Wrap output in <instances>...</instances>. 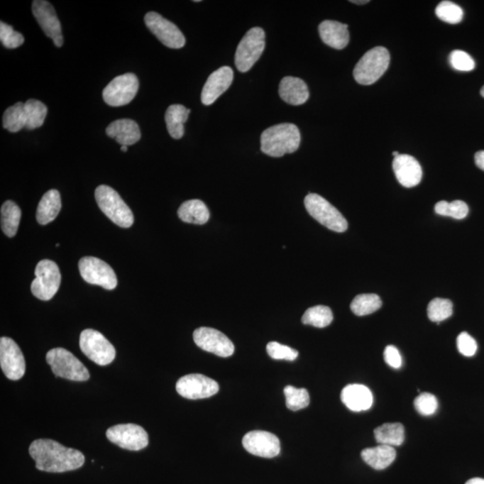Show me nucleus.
<instances>
[{
	"mask_svg": "<svg viewBox=\"0 0 484 484\" xmlns=\"http://www.w3.org/2000/svg\"><path fill=\"white\" fill-rule=\"evenodd\" d=\"M36 468L48 473H64L82 468L84 456L77 449L66 448L53 439H36L29 448Z\"/></svg>",
	"mask_w": 484,
	"mask_h": 484,
	"instance_id": "1",
	"label": "nucleus"
},
{
	"mask_svg": "<svg viewBox=\"0 0 484 484\" xmlns=\"http://www.w3.org/2000/svg\"><path fill=\"white\" fill-rule=\"evenodd\" d=\"M261 151L271 158H282L292 153L301 145V133L297 126L282 123L273 126L262 133Z\"/></svg>",
	"mask_w": 484,
	"mask_h": 484,
	"instance_id": "2",
	"label": "nucleus"
},
{
	"mask_svg": "<svg viewBox=\"0 0 484 484\" xmlns=\"http://www.w3.org/2000/svg\"><path fill=\"white\" fill-rule=\"evenodd\" d=\"M390 62V54L386 48L375 47L358 61L353 70L354 79L363 85L376 83L387 70Z\"/></svg>",
	"mask_w": 484,
	"mask_h": 484,
	"instance_id": "3",
	"label": "nucleus"
},
{
	"mask_svg": "<svg viewBox=\"0 0 484 484\" xmlns=\"http://www.w3.org/2000/svg\"><path fill=\"white\" fill-rule=\"evenodd\" d=\"M95 199L101 212L118 226L129 228L134 224L131 209L112 187L99 186L95 189Z\"/></svg>",
	"mask_w": 484,
	"mask_h": 484,
	"instance_id": "4",
	"label": "nucleus"
},
{
	"mask_svg": "<svg viewBox=\"0 0 484 484\" xmlns=\"http://www.w3.org/2000/svg\"><path fill=\"white\" fill-rule=\"evenodd\" d=\"M46 361L56 377L78 383L90 378L87 368L70 351L64 348L51 349L47 353Z\"/></svg>",
	"mask_w": 484,
	"mask_h": 484,
	"instance_id": "5",
	"label": "nucleus"
},
{
	"mask_svg": "<svg viewBox=\"0 0 484 484\" xmlns=\"http://www.w3.org/2000/svg\"><path fill=\"white\" fill-rule=\"evenodd\" d=\"M265 46V33L260 27L248 30L235 53V65L240 72L246 73L260 59Z\"/></svg>",
	"mask_w": 484,
	"mask_h": 484,
	"instance_id": "6",
	"label": "nucleus"
},
{
	"mask_svg": "<svg viewBox=\"0 0 484 484\" xmlns=\"http://www.w3.org/2000/svg\"><path fill=\"white\" fill-rule=\"evenodd\" d=\"M304 204L310 216L327 229L336 233H343L348 228V223L343 214L318 194H309L305 197Z\"/></svg>",
	"mask_w": 484,
	"mask_h": 484,
	"instance_id": "7",
	"label": "nucleus"
},
{
	"mask_svg": "<svg viewBox=\"0 0 484 484\" xmlns=\"http://www.w3.org/2000/svg\"><path fill=\"white\" fill-rule=\"evenodd\" d=\"M35 279L31 285V291L36 298L42 301H50L59 291L61 275L55 262L44 259L36 265Z\"/></svg>",
	"mask_w": 484,
	"mask_h": 484,
	"instance_id": "8",
	"label": "nucleus"
},
{
	"mask_svg": "<svg viewBox=\"0 0 484 484\" xmlns=\"http://www.w3.org/2000/svg\"><path fill=\"white\" fill-rule=\"evenodd\" d=\"M80 348L85 356L100 366L114 361L116 350L104 335L94 329H85L80 335Z\"/></svg>",
	"mask_w": 484,
	"mask_h": 484,
	"instance_id": "9",
	"label": "nucleus"
},
{
	"mask_svg": "<svg viewBox=\"0 0 484 484\" xmlns=\"http://www.w3.org/2000/svg\"><path fill=\"white\" fill-rule=\"evenodd\" d=\"M78 268L82 277L88 284L101 286L109 291L117 287V275L114 269L100 258L94 257L81 258Z\"/></svg>",
	"mask_w": 484,
	"mask_h": 484,
	"instance_id": "10",
	"label": "nucleus"
},
{
	"mask_svg": "<svg viewBox=\"0 0 484 484\" xmlns=\"http://www.w3.org/2000/svg\"><path fill=\"white\" fill-rule=\"evenodd\" d=\"M139 88L138 78L128 73L115 77L104 88L102 97L112 107L124 106L134 100Z\"/></svg>",
	"mask_w": 484,
	"mask_h": 484,
	"instance_id": "11",
	"label": "nucleus"
},
{
	"mask_svg": "<svg viewBox=\"0 0 484 484\" xmlns=\"http://www.w3.org/2000/svg\"><path fill=\"white\" fill-rule=\"evenodd\" d=\"M109 441L131 451H138L148 446V434L141 426L128 424L115 425L108 429Z\"/></svg>",
	"mask_w": 484,
	"mask_h": 484,
	"instance_id": "12",
	"label": "nucleus"
},
{
	"mask_svg": "<svg viewBox=\"0 0 484 484\" xmlns=\"http://www.w3.org/2000/svg\"><path fill=\"white\" fill-rule=\"evenodd\" d=\"M145 22L148 28L166 47L170 49H182L185 46L186 39L182 31L175 23L163 18L158 13H146Z\"/></svg>",
	"mask_w": 484,
	"mask_h": 484,
	"instance_id": "13",
	"label": "nucleus"
},
{
	"mask_svg": "<svg viewBox=\"0 0 484 484\" xmlns=\"http://www.w3.org/2000/svg\"><path fill=\"white\" fill-rule=\"evenodd\" d=\"M176 390L187 400H204L216 395L219 391V385L202 374H189L180 378Z\"/></svg>",
	"mask_w": 484,
	"mask_h": 484,
	"instance_id": "14",
	"label": "nucleus"
},
{
	"mask_svg": "<svg viewBox=\"0 0 484 484\" xmlns=\"http://www.w3.org/2000/svg\"><path fill=\"white\" fill-rule=\"evenodd\" d=\"M0 366L9 380H18L26 373V361L21 349L9 337L0 339Z\"/></svg>",
	"mask_w": 484,
	"mask_h": 484,
	"instance_id": "15",
	"label": "nucleus"
},
{
	"mask_svg": "<svg viewBox=\"0 0 484 484\" xmlns=\"http://www.w3.org/2000/svg\"><path fill=\"white\" fill-rule=\"evenodd\" d=\"M194 342L199 348L220 357H230L234 353V344L224 334L211 327H199L194 331Z\"/></svg>",
	"mask_w": 484,
	"mask_h": 484,
	"instance_id": "16",
	"label": "nucleus"
},
{
	"mask_svg": "<svg viewBox=\"0 0 484 484\" xmlns=\"http://www.w3.org/2000/svg\"><path fill=\"white\" fill-rule=\"evenodd\" d=\"M244 449L260 458H273L281 451L280 441L275 434L263 431L248 432L242 439Z\"/></svg>",
	"mask_w": 484,
	"mask_h": 484,
	"instance_id": "17",
	"label": "nucleus"
},
{
	"mask_svg": "<svg viewBox=\"0 0 484 484\" xmlns=\"http://www.w3.org/2000/svg\"><path fill=\"white\" fill-rule=\"evenodd\" d=\"M33 13L48 37L53 39L57 47L63 45V36L59 18L50 2L35 0L33 2Z\"/></svg>",
	"mask_w": 484,
	"mask_h": 484,
	"instance_id": "18",
	"label": "nucleus"
},
{
	"mask_svg": "<svg viewBox=\"0 0 484 484\" xmlns=\"http://www.w3.org/2000/svg\"><path fill=\"white\" fill-rule=\"evenodd\" d=\"M233 77V70L230 67H221L211 74L201 94L203 104H213L221 94L229 89Z\"/></svg>",
	"mask_w": 484,
	"mask_h": 484,
	"instance_id": "19",
	"label": "nucleus"
},
{
	"mask_svg": "<svg viewBox=\"0 0 484 484\" xmlns=\"http://www.w3.org/2000/svg\"><path fill=\"white\" fill-rule=\"evenodd\" d=\"M393 170L402 186L414 187L421 182L422 169L417 159L409 155H400L394 158Z\"/></svg>",
	"mask_w": 484,
	"mask_h": 484,
	"instance_id": "20",
	"label": "nucleus"
},
{
	"mask_svg": "<svg viewBox=\"0 0 484 484\" xmlns=\"http://www.w3.org/2000/svg\"><path fill=\"white\" fill-rule=\"evenodd\" d=\"M341 400L353 412L369 410L373 405V395L364 385L351 384L341 393Z\"/></svg>",
	"mask_w": 484,
	"mask_h": 484,
	"instance_id": "21",
	"label": "nucleus"
},
{
	"mask_svg": "<svg viewBox=\"0 0 484 484\" xmlns=\"http://www.w3.org/2000/svg\"><path fill=\"white\" fill-rule=\"evenodd\" d=\"M320 38L327 46L336 50H343L348 45L350 34L346 23L326 20L319 26Z\"/></svg>",
	"mask_w": 484,
	"mask_h": 484,
	"instance_id": "22",
	"label": "nucleus"
},
{
	"mask_svg": "<svg viewBox=\"0 0 484 484\" xmlns=\"http://www.w3.org/2000/svg\"><path fill=\"white\" fill-rule=\"evenodd\" d=\"M106 134L122 146L134 145L141 138V128L138 123L128 119L111 122L106 128Z\"/></svg>",
	"mask_w": 484,
	"mask_h": 484,
	"instance_id": "23",
	"label": "nucleus"
},
{
	"mask_svg": "<svg viewBox=\"0 0 484 484\" xmlns=\"http://www.w3.org/2000/svg\"><path fill=\"white\" fill-rule=\"evenodd\" d=\"M279 95L286 104L295 106L304 104L309 97L308 85L301 78L285 77L279 84Z\"/></svg>",
	"mask_w": 484,
	"mask_h": 484,
	"instance_id": "24",
	"label": "nucleus"
},
{
	"mask_svg": "<svg viewBox=\"0 0 484 484\" xmlns=\"http://www.w3.org/2000/svg\"><path fill=\"white\" fill-rule=\"evenodd\" d=\"M361 458L375 470L386 469L395 461L397 452L394 446L378 445L374 448L363 449Z\"/></svg>",
	"mask_w": 484,
	"mask_h": 484,
	"instance_id": "25",
	"label": "nucleus"
},
{
	"mask_svg": "<svg viewBox=\"0 0 484 484\" xmlns=\"http://www.w3.org/2000/svg\"><path fill=\"white\" fill-rule=\"evenodd\" d=\"M61 209L60 194L56 189H50L44 194L36 212L37 221L42 226L56 219Z\"/></svg>",
	"mask_w": 484,
	"mask_h": 484,
	"instance_id": "26",
	"label": "nucleus"
},
{
	"mask_svg": "<svg viewBox=\"0 0 484 484\" xmlns=\"http://www.w3.org/2000/svg\"><path fill=\"white\" fill-rule=\"evenodd\" d=\"M178 216L184 223L202 226L209 221L210 212L203 201L192 199L186 201L180 207Z\"/></svg>",
	"mask_w": 484,
	"mask_h": 484,
	"instance_id": "27",
	"label": "nucleus"
},
{
	"mask_svg": "<svg viewBox=\"0 0 484 484\" xmlns=\"http://www.w3.org/2000/svg\"><path fill=\"white\" fill-rule=\"evenodd\" d=\"M190 110L182 104H173L167 109L165 121L169 134L175 139H180L184 136V123L187 121Z\"/></svg>",
	"mask_w": 484,
	"mask_h": 484,
	"instance_id": "28",
	"label": "nucleus"
},
{
	"mask_svg": "<svg viewBox=\"0 0 484 484\" xmlns=\"http://www.w3.org/2000/svg\"><path fill=\"white\" fill-rule=\"evenodd\" d=\"M374 435L380 445L400 446L405 441V428L400 422L385 424L375 429Z\"/></svg>",
	"mask_w": 484,
	"mask_h": 484,
	"instance_id": "29",
	"label": "nucleus"
},
{
	"mask_svg": "<svg viewBox=\"0 0 484 484\" xmlns=\"http://www.w3.org/2000/svg\"><path fill=\"white\" fill-rule=\"evenodd\" d=\"M21 209L11 200L6 201L1 207V229L6 236L13 238L18 230Z\"/></svg>",
	"mask_w": 484,
	"mask_h": 484,
	"instance_id": "30",
	"label": "nucleus"
},
{
	"mask_svg": "<svg viewBox=\"0 0 484 484\" xmlns=\"http://www.w3.org/2000/svg\"><path fill=\"white\" fill-rule=\"evenodd\" d=\"M3 127L12 133L18 132L26 127L25 104L16 102L5 111L3 115Z\"/></svg>",
	"mask_w": 484,
	"mask_h": 484,
	"instance_id": "31",
	"label": "nucleus"
},
{
	"mask_svg": "<svg viewBox=\"0 0 484 484\" xmlns=\"http://www.w3.org/2000/svg\"><path fill=\"white\" fill-rule=\"evenodd\" d=\"M333 319L331 309L326 306L318 305L307 309L304 315L302 316V321L304 325L323 329L329 326Z\"/></svg>",
	"mask_w": 484,
	"mask_h": 484,
	"instance_id": "32",
	"label": "nucleus"
},
{
	"mask_svg": "<svg viewBox=\"0 0 484 484\" xmlns=\"http://www.w3.org/2000/svg\"><path fill=\"white\" fill-rule=\"evenodd\" d=\"M383 306V302L380 296L369 293V295H360L353 299L351 303V309L356 316H366L373 314Z\"/></svg>",
	"mask_w": 484,
	"mask_h": 484,
	"instance_id": "33",
	"label": "nucleus"
},
{
	"mask_svg": "<svg viewBox=\"0 0 484 484\" xmlns=\"http://www.w3.org/2000/svg\"><path fill=\"white\" fill-rule=\"evenodd\" d=\"M26 115V128L33 129L42 127L48 114V108L42 101L31 99L25 104Z\"/></svg>",
	"mask_w": 484,
	"mask_h": 484,
	"instance_id": "34",
	"label": "nucleus"
},
{
	"mask_svg": "<svg viewBox=\"0 0 484 484\" xmlns=\"http://www.w3.org/2000/svg\"><path fill=\"white\" fill-rule=\"evenodd\" d=\"M427 312L429 320L439 324L452 316V302L448 299L435 298L429 303Z\"/></svg>",
	"mask_w": 484,
	"mask_h": 484,
	"instance_id": "35",
	"label": "nucleus"
},
{
	"mask_svg": "<svg viewBox=\"0 0 484 484\" xmlns=\"http://www.w3.org/2000/svg\"><path fill=\"white\" fill-rule=\"evenodd\" d=\"M435 212L439 216H449L461 220L468 216L469 209L468 204L461 200H455L451 203L446 202V201H439L435 204Z\"/></svg>",
	"mask_w": 484,
	"mask_h": 484,
	"instance_id": "36",
	"label": "nucleus"
},
{
	"mask_svg": "<svg viewBox=\"0 0 484 484\" xmlns=\"http://www.w3.org/2000/svg\"><path fill=\"white\" fill-rule=\"evenodd\" d=\"M286 407L292 411L302 410L309 405V395L305 388L287 386L285 388Z\"/></svg>",
	"mask_w": 484,
	"mask_h": 484,
	"instance_id": "37",
	"label": "nucleus"
},
{
	"mask_svg": "<svg viewBox=\"0 0 484 484\" xmlns=\"http://www.w3.org/2000/svg\"><path fill=\"white\" fill-rule=\"evenodd\" d=\"M435 12L439 19L451 25L461 22L463 16V9L451 1L439 3Z\"/></svg>",
	"mask_w": 484,
	"mask_h": 484,
	"instance_id": "38",
	"label": "nucleus"
},
{
	"mask_svg": "<svg viewBox=\"0 0 484 484\" xmlns=\"http://www.w3.org/2000/svg\"><path fill=\"white\" fill-rule=\"evenodd\" d=\"M0 40L8 49H16L22 45L25 42V38L21 33L13 31L11 26L1 22L0 23Z\"/></svg>",
	"mask_w": 484,
	"mask_h": 484,
	"instance_id": "39",
	"label": "nucleus"
},
{
	"mask_svg": "<svg viewBox=\"0 0 484 484\" xmlns=\"http://www.w3.org/2000/svg\"><path fill=\"white\" fill-rule=\"evenodd\" d=\"M414 407L419 414L424 417L434 414L438 409L437 398L431 393H422L415 398Z\"/></svg>",
	"mask_w": 484,
	"mask_h": 484,
	"instance_id": "40",
	"label": "nucleus"
},
{
	"mask_svg": "<svg viewBox=\"0 0 484 484\" xmlns=\"http://www.w3.org/2000/svg\"><path fill=\"white\" fill-rule=\"evenodd\" d=\"M267 352L275 360L295 361L299 356L297 351L277 342L268 343Z\"/></svg>",
	"mask_w": 484,
	"mask_h": 484,
	"instance_id": "41",
	"label": "nucleus"
},
{
	"mask_svg": "<svg viewBox=\"0 0 484 484\" xmlns=\"http://www.w3.org/2000/svg\"><path fill=\"white\" fill-rule=\"evenodd\" d=\"M449 61L453 68L456 70L463 71V72L472 71L475 67L473 57L463 50L452 51L449 56Z\"/></svg>",
	"mask_w": 484,
	"mask_h": 484,
	"instance_id": "42",
	"label": "nucleus"
},
{
	"mask_svg": "<svg viewBox=\"0 0 484 484\" xmlns=\"http://www.w3.org/2000/svg\"><path fill=\"white\" fill-rule=\"evenodd\" d=\"M459 353L463 356L472 357L475 356L477 351V343L468 333L462 332L456 340Z\"/></svg>",
	"mask_w": 484,
	"mask_h": 484,
	"instance_id": "43",
	"label": "nucleus"
},
{
	"mask_svg": "<svg viewBox=\"0 0 484 484\" xmlns=\"http://www.w3.org/2000/svg\"><path fill=\"white\" fill-rule=\"evenodd\" d=\"M384 360L394 369H400L402 366V356L400 351L394 346H388L384 351Z\"/></svg>",
	"mask_w": 484,
	"mask_h": 484,
	"instance_id": "44",
	"label": "nucleus"
},
{
	"mask_svg": "<svg viewBox=\"0 0 484 484\" xmlns=\"http://www.w3.org/2000/svg\"><path fill=\"white\" fill-rule=\"evenodd\" d=\"M475 165L479 169L484 170V151H479L475 153Z\"/></svg>",
	"mask_w": 484,
	"mask_h": 484,
	"instance_id": "45",
	"label": "nucleus"
},
{
	"mask_svg": "<svg viewBox=\"0 0 484 484\" xmlns=\"http://www.w3.org/2000/svg\"><path fill=\"white\" fill-rule=\"evenodd\" d=\"M466 484H484V479L482 478H473L470 479Z\"/></svg>",
	"mask_w": 484,
	"mask_h": 484,
	"instance_id": "46",
	"label": "nucleus"
},
{
	"mask_svg": "<svg viewBox=\"0 0 484 484\" xmlns=\"http://www.w3.org/2000/svg\"><path fill=\"white\" fill-rule=\"evenodd\" d=\"M351 2L353 3V4L363 5V4H367V3H369L370 1H369V0H363V1H358V0H357V1H353H353H351Z\"/></svg>",
	"mask_w": 484,
	"mask_h": 484,
	"instance_id": "47",
	"label": "nucleus"
},
{
	"mask_svg": "<svg viewBox=\"0 0 484 484\" xmlns=\"http://www.w3.org/2000/svg\"><path fill=\"white\" fill-rule=\"evenodd\" d=\"M121 149L122 152H127L128 151V146H126V145L121 146Z\"/></svg>",
	"mask_w": 484,
	"mask_h": 484,
	"instance_id": "48",
	"label": "nucleus"
},
{
	"mask_svg": "<svg viewBox=\"0 0 484 484\" xmlns=\"http://www.w3.org/2000/svg\"><path fill=\"white\" fill-rule=\"evenodd\" d=\"M392 155H393L394 158H397V156L400 155V153H398V152H397V151H395V152H393V153H392Z\"/></svg>",
	"mask_w": 484,
	"mask_h": 484,
	"instance_id": "49",
	"label": "nucleus"
},
{
	"mask_svg": "<svg viewBox=\"0 0 484 484\" xmlns=\"http://www.w3.org/2000/svg\"><path fill=\"white\" fill-rule=\"evenodd\" d=\"M480 94H482V97H484V87H483L482 89H480Z\"/></svg>",
	"mask_w": 484,
	"mask_h": 484,
	"instance_id": "50",
	"label": "nucleus"
}]
</instances>
